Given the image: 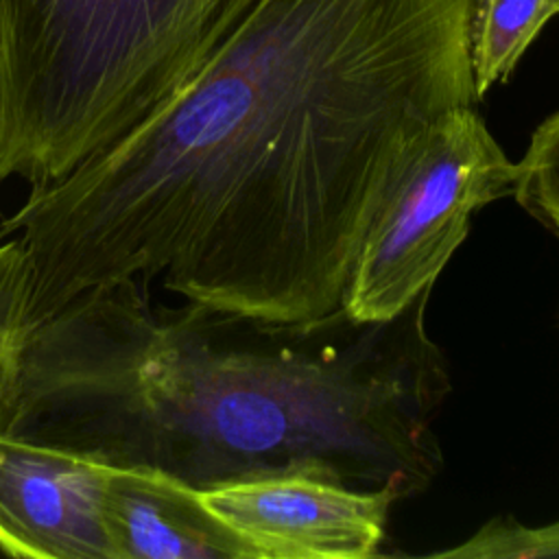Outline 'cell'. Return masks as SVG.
<instances>
[{"instance_id": "obj_6", "label": "cell", "mask_w": 559, "mask_h": 559, "mask_svg": "<svg viewBox=\"0 0 559 559\" xmlns=\"http://www.w3.org/2000/svg\"><path fill=\"white\" fill-rule=\"evenodd\" d=\"M105 461L0 430V550L31 559H116L103 513Z\"/></svg>"}, {"instance_id": "obj_12", "label": "cell", "mask_w": 559, "mask_h": 559, "mask_svg": "<svg viewBox=\"0 0 559 559\" xmlns=\"http://www.w3.org/2000/svg\"><path fill=\"white\" fill-rule=\"evenodd\" d=\"M555 9H557V13H559V0H555Z\"/></svg>"}, {"instance_id": "obj_10", "label": "cell", "mask_w": 559, "mask_h": 559, "mask_svg": "<svg viewBox=\"0 0 559 559\" xmlns=\"http://www.w3.org/2000/svg\"><path fill=\"white\" fill-rule=\"evenodd\" d=\"M511 194L520 207L559 238V111L546 118L531 138Z\"/></svg>"}, {"instance_id": "obj_2", "label": "cell", "mask_w": 559, "mask_h": 559, "mask_svg": "<svg viewBox=\"0 0 559 559\" xmlns=\"http://www.w3.org/2000/svg\"><path fill=\"white\" fill-rule=\"evenodd\" d=\"M428 299L386 321L343 306L273 321L186 299L192 395L168 474L197 489L312 476L426 491L443 467L432 421L450 393Z\"/></svg>"}, {"instance_id": "obj_1", "label": "cell", "mask_w": 559, "mask_h": 559, "mask_svg": "<svg viewBox=\"0 0 559 559\" xmlns=\"http://www.w3.org/2000/svg\"><path fill=\"white\" fill-rule=\"evenodd\" d=\"M478 0H247L155 114L0 223L37 319L124 280L273 321L343 304L426 131L476 105Z\"/></svg>"}, {"instance_id": "obj_9", "label": "cell", "mask_w": 559, "mask_h": 559, "mask_svg": "<svg viewBox=\"0 0 559 559\" xmlns=\"http://www.w3.org/2000/svg\"><path fill=\"white\" fill-rule=\"evenodd\" d=\"M35 325L26 253L13 238H0V430H13L24 352Z\"/></svg>"}, {"instance_id": "obj_3", "label": "cell", "mask_w": 559, "mask_h": 559, "mask_svg": "<svg viewBox=\"0 0 559 559\" xmlns=\"http://www.w3.org/2000/svg\"><path fill=\"white\" fill-rule=\"evenodd\" d=\"M247 0H0V181L61 179L201 68Z\"/></svg>"}, {"instance_id": "obj_4", "label": "cell", "mask_w": 559, "mask_h": 559, "mask_svg": "<svg viewBox=\"0 0 559 559\" xmlns=\"http://www.w3.org/2000/svg\"><path fill=\"white\" fill-rule=\"evenodd\" d=\"M515 164L476 107H454L419 140L354 258L343 308L360 321L400 314L465 240L480 207L511 194Z\"/></svg>"}, {"instance_id": "obj_8", "label": "cell", "mask_w": 559, "mask_h": 559, "mask_svg": "<svg viewBox=\"0 0 559 559\" xmlns=\"http://www.w3.org/2000/svg\"><path fill=\"white\" fill-rule=\"evenodd\" d=\"M555 13V0H478L472 28V74L478 98L509 79Z\"/></svg>"}, {"instance_id": "obj_11", "label": "cell", "mask_w": 559, "mask_h": 559, "mask_svg": "<svg viewBox=\"0 0 559 559\" xmlns=\"http://www.w3.org/2000/svg\"><path fill=\"white\" fill-rule=\"evenodd\" d=\"M432 557L461 559H539L559 557V522L528 526L509 518H493L469 539L454 548L432 552Z\"/></svg>"}, {"instance_id": "obj_5", "label": "cell", "mask_w": 559, "mask_h": 559, "mask_svg": "<svg viewBox=\"0 0 559 559\" xmlns=\"http://www.w3.org/2000/svg\"><path fill=\"white\" fill-rule=\"evenodd\" d=\"M203 504L262 559L378 555L395 487L354 489L312 476H271L199 489Z\"/></svg>"}, {"instance_id": "obj_7", "label": "cell", "mask_w": 559, "mask_h": 559, "mask_svg": "<svg viewBox=\"0 0 559 559\" xmlns=\"http://www.w3.org/2000/svg\"><path fill=\"white\" fill-rule=\"evenodd\" d=\"M103 513L116 559H262L197 487L155 467L105 463Z\"/></svg>"}]
</instances>
